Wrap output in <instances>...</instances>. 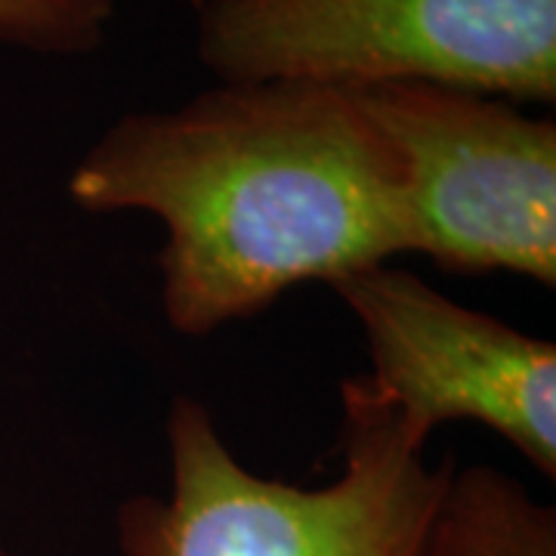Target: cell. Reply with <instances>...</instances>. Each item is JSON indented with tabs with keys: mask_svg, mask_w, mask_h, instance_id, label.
Listing matches in <instances>:
<instances>
[{
	"mask_svg": "<svg viewBox=\"0 0 556 556\" xmlns=\"http://www.w3.org/2000/svg\"><path fill=\"white\" fill-rule=\"evenodd\" d=\"M68 192L97 214L164 223V316L189 338L415 248L396 149L353 90L321 84H217L124 115Z\"/></svg>",
	"mask_w": 556,
	"mask_h": 556,
	"instance_id": "obj_1",
	"label": "cell"
},
{
	"mask_svg": "<svg viewBox=\"0 0 556 556\" xmlns=\"http://www.w3.org/2000/svg\"><path fill=\"white\" fill-rule=\"evenodd\" d=\"M340 408V477L300 489L248 470L199 399H174L170 492L121 501V556H417L455 457L430 467V437L362 375Z\"/></svg>",
	"mask_w": 556,
	"mask_h": 556,
	"instance_id": "obj_2",
	"label": "cell"
},
{
	"mask_svg": "<svg viewBox=\"0 0 556 556\" xmlns=\"http://www.w3.org/2000/svg\"><path fill=\"white\" fill-rule=\"evenodd\" d=\"M195 50L219 84L420 80L556 100V0H211Z\"/></svg>",
	"mask_w": 556,
	"mask_h": 556,
	"instance_id": "obj_3",
	"label": "cell"
},
{
	"mask_svg": "<svg viewBox=\"0 0 556 556\" xmlns=\"http://www.w3.org/2000/svg\"><path fill=\"white\" fill-rule=\"evenodd\" d=\"M396 149L412 251L556 285V124L501 97L393 80L353 90Z\"/></svg>",
	"mask_w": 556,
	"mask_h": 556,
	"instance_id": "obj_4",
	"label": "cell"
},
{
	"mask_svg": "<svg viewBox=\"0 0 556 556\" xmlns=\"http://www.w3.org/2000/svg\"><path fill=\"white\" fill-rule=\"evenodd\" d=\"M365 334L362 378L427 437L448 420H477L556 477V346L467 309L390 263L331 285Z\"/></svg>",
	"mask_w": 556,
	"mask_h": 556,
	"instance_id": "obj_5",
	"label": "cell"
},
{
	"mask_svg": "<svg viewBox=\"0 0 556 556\" xmlns=\"http://www.w3.org/2000/svg\"><path fill=\"white\" fill-rule=\"evenodd\" d=\"M417 556H556L554 504L489 464L455 467Z\"/></svg>",
	"mask_w": 556,
	"mask_h": 556,
	"instance_id": "obj_6",
	"label": "cell"
},
{
	"mask_svg": "<svg viewBox=\"0 0 556 556\" xmlns=\"http://www.w3.org/2000/svg\"><path fill=\"white\" fill-rule=\"evenodd\" d=\"M118 0H0V43L43 56L100 50Z\"/></svg>",
	"mask_w": 556,
	"mask_h": 556,
	"instance_id": "obj_7",
	"label": "cell"
},
{
	"mask_svg": "<svg viewBox=\"0 0 556 556\" xmlns=\"http://www.w3.org/2000/svg\"><path fill=\"white\" fill-rule=\"evenodd\" d=\"M189 3H192L195 10H201V7H204V3H211V0H189Z\"/></svg>",
	"mask_w": 556,
	"mask_h": 556,
	"instance_id": "obj_8",
	"label": "cell"
},
{
	"mask_svg": "<svg viewBox=\"0 0 556 556\" xmlns=\"http://www.w3.org/2000/svg\"><path fill=\"white\" fill-rule=\"evenodd\" d=\"M0 556H7V551H3V544H0Z\"/></svg>",
	"mask_w": 556,
	"mask_h": 556,
	"instance_id": "obj_9",
	"label": "cell"
}]
</instances>
